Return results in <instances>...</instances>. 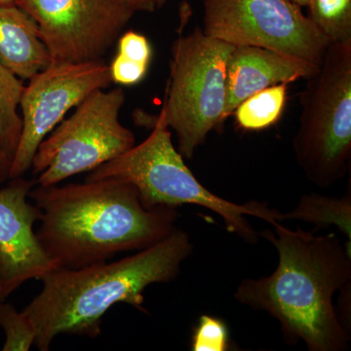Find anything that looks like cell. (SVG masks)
<instances>
[{
	"label": "cell",
	"mask_w": 351,
	"mask_h": 351,
	"mask_svg": "<svg viewBox=\"0 0 351 351\" xmlns=\"http://www.w3.org/2000/svg\"><path fill=\"white\" fill-rule=\"evenodd\" d=\"M0 64L22 80L51 64L36 21L17 5H0Z\"/></svg>",
	"instance_id": "13"
},
{
	"label": "cell",
	"mask_w": 351,
	"mask_h": 351,
	"mask_svg": "<svg viewBox=\"0 0 351 351\" xmlns=\"http://www.w3.org/2000/svg\"><path fill=\"white\" fill-rule=\"evenodd\" d=\"M306 80L293 151L306 179L330 188L350 168L351 41L330 44L317 73Z\"/></svg>",
	"instance_id": "5"
},
{
	"label": "cell",
	"mask_w": 351,
	"mask_h": 351,
	"mask_svg": "<svg viewBox=\"0 0 351 351\" xmlns=\"http://www.w3.org/2000/svg\"><path fill=\"white\" fill-rule=\"evenodd\" d=\"M119 40V54L128 58L132 61L149 66L152 57V48L149 39L144 34L134 31H128L120 34Z\"/></svg>",
	"instance_id": "21"
},
{
	"label": "cell",
	"mask_w": 351,
	"mask_h": 351,
	"mask_svg": "<svg viewBox=\"0 0 351 351\" xmlns=\"http://www.w3.org/2000/svg\"><path fill=\"white\" fill-rule=\"evenodd\" d=\"M154 119L151 135L144 142L101 164L89 172L85 181L115 178L130 182L138 189L145 208H178L186 204L206 208L223 219L228 232L247 243L255 244L260 234L246 216L256 217L272 226L281 223V212L270 208L267 203L249 201L237 204L205 188L175 149L162 113Z\"/></svg>",
	"instance_id": "4"
},
{
	"label": "cell",
	"mask_w": 351,
	"mask_h": 351,
	"mask_svg": "<svg viewBox=\"0 0 351 351\" xmlns=\"http://www.w3.org/2000/svg\"><path fill=\"white\" fill-rule=\"evenodd\" d=\"M25 86L21 98L22 134L11 163L9 180L31 169L39 145L64 115L90 94L112 83L108 64L103 60L80 64H50Z\"/></svg>",
	"instance_id": "10"
},
{
	"label": "cell",
	"mask_w": 351,
	"mask_h": 351,
	"mask_svg": "<svg viewBox=\"0 0 351 351\" xmlns=\"http://www.w3.org/2000/svg\"><path fill=\"white\" fill-rule=\"evenodd\" d=\"M309 18L331 43L351 41V0H311Z\"/></svg>",
	"instance_id": "17"
},
{
	"label": "cell",
	"mask_w": 351,
	"mask_h": 351,
	"mask_svg": "<svg viewBox=\"0 0 351 351\" xmlns=\"http://www.w3.org/2000/svg\"><path fill=\"white\" fill-rule=\"evenodd\" d=\"M320 66L257 46H234L226 66V98L221 122L258 91L298 80H308Z\"/></svg>",
	"instance_id": "12"
},
{
	"label": "cell",
	"mask_w": 351,
	"mask_h": 351,
	"mask_svg": "<svg viewBox=\"0 0 351 351\" xmlns=\"http://www.w3.org/2000/svg\"><path fill=\"white\" fill-rule=\"evenodd\" d=\"M291 1L299 7H307L311 0H291Z\"/></svg>",
	"instance_id": "24"
},
{
	"label": "cell",
	"mask_w": 351,
	"mask_h": 351,
	"mask_svg": "<svg viewBox=\"0 0 351 351\" xmlns=\"http://www.w3.org/2000/svg\"><path fill=\"white\" fill-rule=\"evenodd\" d=\"M288 83H280L245 99L235 108L237 125L245 131H261L276 124L287 100Z\"/></svg>",
	"instance_id": "16"
},
{
	"label": "cell",
	"mask_w": 351,
	"mask_h": 351,
	"mask_svg": "<svg viewBox=\"0 0 351 351\" xmlns=\"http://www.w3.org/2000/svg\"><path fill=\"white\" fill-rule=\"evenodd\" d=\"M24 90L23 80L0 64V152L11 163L22 134L23 120L18 107Z\"/></svg>",
	"instance_id": "15"
},
{
	"label": "cell",
	"mask_w": 351,
	"mask_h": 351,
	"mask_svg": "<svg viewBox=\"0 0 351 351\" xmlns=\"http://www.w3.org/2000/svg\"><path fill=\"white\" fill-rule=\"evenodd\" d=\"M260 233L278 253L274 274L245 278L235 291L239 304L265 311L280 323L289 345L311 351L350 348V332L337 314L334 295L351 281V253L334 232L316 235L282 223Z\"/></svg>",
	"instance_id": "2"
},
{
	"label": "cell",
	"mask_w": 351,
	"mask_h": 351,
	"mask_svg": "<svg viewBox=\"0 0 351 351\" xmlns=\"http://www.w3.org/2000/svg\"><path fill=\"white\" fill-rule=\"evenodd\" d=\"M128 5L135 12H154L156 9L162 7L160 0H125Z\"/></svg>",
	"instance_id": "22"
},
{
	"label": "cell",
	"mask_w": 351,
	"mask_h": 351,
	"mask_svg": "<svg viewBox=\"0 0 351 351\" xmlns=\"http://www.w3.org/2000/svg\"><path fill=\"white\" fill-rule=\"evenodd\" d=\"M295 219L315 226L316 230L335 226L339 232L351 241V189L350 181L348 191L341 197H332L309 193L304 195L297 206L288 212L280 214V221ZM316 230V232H317Z\"/></svg>",
	"instance_id": "14"
},
{
	"label": "cell",
	"mask_w": 351,
	"mask_h": 351,
	"mask_svg": "<svg viewBox=\"0 0 351 351\" xmlns=\"http://www.w3.org/2000/svg\"><path fill=\"white\" fill-rule=\"evenodd\" d=\"M232 44L208 36L202 27L180 36L171 47L170 76L160 112L175 131L178 152L193 159L210 132L223 125L226 66Z\"/></svg>",
	"instance_id": "6"
},
{
	"label": "cell",
	"mask_w": 351,
	"mask_h": 351,
	"mask_svg": "<svg viewBox=\"0 0 351 351\" xmlns=\"http://www.w3.org/2000/svg\"><path fill=\"white\" fill-rule=\"evenodd\" d=\"M161 1V4H162V6L164 5V4H165V2L167 1V0H160Z\"/></svg>",
	"instance_id": "27"
},
{
	"label": "cell",
	"mask_w": 351,
	"mask_h": 351,
	"mask_svg": "<svg viewBox=\"0 0 351 351\" xmlns=\"http://www.w3.org/2000/svg\"><path fill=\"white\" fill-rule=\"evenodd\" d=\"M108 69L112 82L123 86H132L144 80L149 66L132 61L117 53L112 63L108 64Z\"/></svg>",
	"instance_id": "20"
},
{
	"label": "cell",
	"mask_w": 351,
	"mask_h": 351,
	"mask_svg": "<svg viewBox=\"0 0 351 351\" xmlns=\"http://www.w3.org/2000/svg\"><path fill=\"white\" fill-rule=\"evenodd\" d=\"M230 331L228 325L221 318L201 315L193 329L191 350L193 351L230 350Z\"/></svg>",
	"instance_id": "19"
},
{
	"label": "cell",
	"mask_w": 351,
	"mask_h": 351,
	"mask_svg": "<svg viewBox=\"0 0 351 351\" xmlns=\"http://www.w3.org/2000/svg\"><path fill=\"white\" fill-rule=\"evenodd\" d=\"M38 25L51 64L103 60L135 11L125 0H17Z\"/></svg>",
	"instance_id": "9"
},
{
	"label": "cell",
	"mask_w": 351,
	"mask_h": 351,
	"mask_svg": "<svg viewBox=\"0 0 351 351\" xmlns=\"http://www.w3.org/2000/svg\"><path fill=\"white\" fill-rule=\"evenodd\" d=\"M40 210L36 237L56 269H75L140 251L176 228L178 208H145L130 182L107 178L32 188Z\"/></svg>",
	"instance_id": "1"
},
{
	"label": "cell",
	"mask_w": 351,
	"mask_h": 351,
	"mask_svg": "<svg viewBox=\"0 0 351 351\" xmlns=\"http://www.w3.org/2000/svg\"><path fill=\"white\" fill-rule=\"evenodd\" d=\"M193 251L188 233L176 228L157 243L117 262L48 272L40 279V293L22 311L36 332L34 345L47 351L60 335L98 338L104 315L119 302L147 313L145 289L177 278Z\"/></svg>",
	"instance_id": "3"
},
{
	"label": "cell",
	"mask_w": 351,
	"mask_h": 351,
	"mask_svg": "<svg viewBox=\"0 0 351 351\" xmlns=\"http://www.w3.org/2000/svg\"><path fill=\"white\" fill-rule=\"evenodd\" d=\"M203 32L320 66L331 40L291 0H204Z\"/></svg>",
	"instance_id": "8"
},
{
	"label": "cell",
	"mask_w": 351,
	"mask_h": 351,
	"mask_svg": "<svg viewBox=\"0 0 351 351\" xmlns=\"http://www.w3.org/2000/svg\"><path fill=\"white\" fill-rule=\"evenodd\" d=\"M5 300L6 297L3 295V293H2L1 288H0V302H4Z\"/></svg>",
	"instance_id": "26"
},
{
	"label": "cell",
	"mask_w": 351,
	"mask_h": 351,
	"mask_svg": "<svg viewBox=\"0 0 351 351\" xmlns=\"http://www.w3.org/2000/svg\"><path fill=\"white\" fill-rule=\"evenodd\" d=\"M11 162L3 154L0 152V182L9 180V172H10Z\"/></svg>",
	"instance_id": "23"
},
{
	"label": "cell",
	"mask_w": 351,
	"mask_h": 351,
	"mask_svg": "<svg viewBox=\"0 0 351 351\" xmlns=\"http://www.w3.org/2000/svg\"><path fill=\"white\" fill-rule=\"evenodd\" d=\"M0 326L6 335L4 351L29 350L36 341V332L32 323L22 311L5 301L0 302Z\"/></svg>",
	"instance_id": "18"
},
{
	"label": "cell",
	"mask_w": 351,
	"mask_h": 351,
	"mask_svg": "<svg viewBox=\"0 0 351 351\" xmlns=\"http://www.w3.org/2000/svg\"><path fill=\"white\" fill-rule=\"evenodd\" d=\"M34 186L18 177L0 189V288L6 298L56 269L34 230L41 218L40 210L27 201Z\"/></svg>",
	"instance_id": "11"
},
{
	"label": "cell",
	"mask_w": 351,
	"mask_h": 351,
	"mask_svg": "<svg viewBox=\"0 0 351 351\" xmlns=\"http://www.w3.org/2000/svg\"><path fill=\"white\" fill-rule=\"evenodd\" d=\"M17 0H0V5H16Z\"/></svg>",
	"instance_id": "25"
},
{
	"label": "cell",
	"mask_w": 351,
	"mask_h": 351,
	"mask_svg": "<svg viewBox=\"0 0 351 351\" xmlns=\"http://www.w3.org/2000/svg\"><path fill=\"white\" fill-rule=\"evenodd\" d=\"M125 99L121 88L90 94L39 145L31 168L38 176L36 182L60 184L73 176L91 172L134 147L133 132L119 120Z\"/></svg>",
	"instance_id": "7"
}]
</instances>
